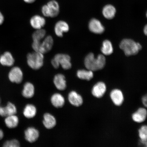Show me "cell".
Returning a JSON list of instances; mask_svg holds the SVG:
<instances>
[{"instance_id": "1", "label": "cell", "mask_w": 147, "mask_h": 147, "mask_svg": "<svg viewBox=\"0 0 147 147\" xmlns=\"http://www.w3.org/2000/svg\"><path fill=\"white\" fill-rule=\"evenodd\" d=\"M105 64L106 58L102 55H99L96 58H95L93 53H90L84 60V64L86 68L92 71L103 68Z\"/></svg>"}, {"instance_id": "2", "label": "cell", "mask_w": 147, "mask_h": 147, "mask_svg": "<svg viewBox=\"0 0 147 147\" xmlns=\"http://www.w3.org/2000/svg\"><path fill=\"white\" fill-rule=\"evenodd\" d=\"M119 47L124 51L125 55L128 56L136 55L142 49L140 44L130 39L123 40Z\"/></svg>"}, {"instance_id": "3", "label": "cell", "mask_w": 147, "mask_h": 147, "mask_svg": "<svg viewBox=\"0 0 147 147\" xmlns=\"http://www.w3.org/2000/svg\"><path fill=\"white\" fill-rule=\"evenodd\" d=\"M44 54L38 52L34 51L29 53L27 55V63L31 68L38 70L41 68L44 64Z\"/></svg>"}, {"instance_id": "4", "label": "cell", "mask_w": 147, "mask_h": 147, "mask_svg": "<svg viewBox=\"0 0 147 147\" xmlns=\"http://www.w3.org/2000/svg\"><path fill=\"white\" fill-rule=\"evenodd\" d=\"M59 5L57 2L55 0L49 1L42 8V14L47 17H56L59 14Z\"/></svg>"}, {"instance_id": "5", "label": "cell", "mask_w": 147, "mask_h": 147, "mask_svg": "<svg viewBox=\"0 0 147 147\" xmlns=\"http://www.w3.org/2000/svg\"><path fill=\"white\" fill-rule=\"evenodd\" d=\"M61 66L62 69L65 70L70 69L71 67V59L69 55L58 54L55 55L53 58Z\"/></svg>"}, {"instance_id": "6", "label": "cell", "mask_w": 147, "mask_h": 147, "mask_svg": "<svg viewBox=\"0 0 147 147\" xmlns=\"http://www.w3.org/2000/svg\"><path fill=\"white\" fill-rule=\"evenodd\" d=\"M8 77L11 82L19 84L22 81L23 73L20 68L18 67H14L9 72Z\"/></svg>"}, {"instance_id": "7", "label": "cell", "mask_w": 147, "mask_h": 147, "mask_svg": "<svg viewBox=\"0 0 147 147\" xmlns=\"http://www.w3.org/2000/svg\"><path fill=\"white\" fill-rule=\"evenodd\" d=\"M54 45V40L52 36H48L45 37L41 42L39 52L43 54H46L52 49Z\"/></svg>"}, {"instance_id": "8", "label": "cell", "mask_w": 147, "mask_h": 147, "mask_svg": "<svg viewBox=\"0 0 147 147\" xmlns=\"http://www.w3.org/2000/svg\"><path fill=\"white\" fill-rule=\"evenodd\" d=\"M106 84L104 82H99L93 86L92 93L93 96L97 98H100L104 96L106 91Z\"/></svg>"}, {"instance_id": "9", "label": "cell", "mask_w": 147, "mask_h": 147, "mask_svg": "<svg viewBox=\"0 0 147 147\" xmlns=\"http://www.w3.org/2000/svg\"><path fill=\"white\" fill-rule=\"evenodd\" d=\"M110 96L114 104L116 106H120L124 102V95L120 90H113L110 93Z\"/></svg>"}, {"instance_id": "10", "label": "cell", "mask_w": 147, "mask_h": 147, "mask_svg": "<svg viewBox=\"0 0 147 147\" xmlns=\"http://www.w3.org/2000/svg\"><path fill=\"white\" fill-rule=\"evenodd\" d=\"M54 30L57 36L62 37L64 33L67 32L69 31V25L65 21H59L55 24Z\"/></svg>"}, {"instance_id": "11", "label": "cell", "mask_w": 147, "mask_h": 147, "mask_svg": "<svg viewBox=\"0 0 147 147\" xmlns=\"http://www.w3.org/2000/svg\"><path fill=\"white\" fill-rule=\"evenodd\" d=\"M39 136V131L34 127H29L25 131V138L29 142H36Z\"/></svg>"}, {"instance_id": "12", "label": "cell", "mask_w": 147, "mask_h": 147, "mask_svg": "<svg viewBox=\"0 0 147 147\" xmlns=\"http://www.w3.org/2000/svg\"><path fill=\"white\" fill-rule=\"evenodd\" d=\"M89 28L91 32L96 34H102L105 30L104 27L100 22L95 18L92 19L90 22Z\"/></svg>"}, {"instance_id": "13", "label": "cell", "mask_w": 147, "mask_h": 147, "mask_svg": "<svg viewBox=\"0 0 147 147\" xmlns=\"http://www.w3.org/2000/svg\"><path fill=\"white\" fill-rule=\"evenodd\" d=\"M46 22L45 18L39 15H35L31 18L30 23L33 28L37 30L43 28Z\"/></svg>"}, {"instance_id": "14", "label": "cell", "mask_w": 147, "mask_h": 147, "mask_svg": "<svg viewBox=\"0 0 147 147\" xmlns=\"http://www.w3.org/2000/svg\"><path fill=\"white\" fill-rule=\"evenodd\" d=\"M53 82L55 87L59 90H64L67 87L65 77L61 74H58L55 75Z\"/></svg>"}, {"instance_id": "15", "label": "cell", "mask_w": 147, "mask_h": 147, "mask_svg": "<svg viewBox=\"0 0 147 147\" xmlns=\"http://www.w3.org/2000/svg\"><path fill=\"white\" fill-rule=\"evenodd\" d=\"M68 100L70 103L75 107H80L83 102L82 97L76 92L74 91L69 93Z\"/></svg>"}, {"instance_id": "16", "label": "cell", "mask_w": 147, "mask_h": 147, "mask_svg": "<svg viewBox=\"0 0 147 147\" xmlns=\"http://www.w3.org/2000/svg\"><path fill=\"white\" fill-rule=\"evenodd\" d=\"M147 110L144 108H139L132 115V119L135 122L142 123L146 120L147 117Z\"/></svg>"}, {"instance_id": "17", "label": "cell", "mask_w": 147, "mask_h": 147, "mask_svg": "<svg viewBox=\"0 0 147 147\" xmlns=\"http://www.w3.org/2000/svg\"><path fill=\"white\" fill-rule=\"evenodd\" d=\"M43 123L46 128L51 129L56 125L57 122L54 116L50 113H46L44 115Z\"/></svg>"}, {"instance_id": "18", "label": "cell", "mask_w": 147, "mask_h": 147, "mask_svg": "<svg viewBox=\"0 0 147 147\" xmlns=\"http://www.w3.org/2000/svg\"><path fill=\"white\" fill-rule=\"evenodd\" d=\"M51 101L52 105L56 108L63 107L65 104V99L60 93H56L52 95Z\"/></svg>"}, {"instance_id": "19", "label": "cell", "mask_w": 147, "mask_h": 147, "mask_svg": "<svg viewBox=\"0 0 147 147\" xmlns=\"http://www.w3.org/2000/svg\"><path fill=\"white\" fill-rule=\"evenodd\" d=\"M0 63L3 65L11 67L14 63L13 57L10 52L6 51L0 57Z\"/></svg>"}, {"instance_id": "20", "label": "cell", "mask_w": 147, "mask_h": 147, "mask_svg": "<svg viewBox=\"0 0 147 147\" xmlns=\"http://www.w3.org/2000/svg\"><path fill=\"white\" fill-rule=\"evenodd\" d=\"M35 93V88L33 84L30 82H27L24 85L22 94L27 98H32Z\"/></svg>"}, {"instance_id": "21", "label": "cell", "mask_w": 147, "mask_h": 147, "mask_svg": "<svg viewBox=\"0 0 147 147\" xmlns=\"http://www.w3.org/2000/svg\"><path fill=\"white\" fill-rule=\"evenodd\" d=\"M116 10L114 6L111 5H105L102 10V13L104 17L107 19H112L115 17Z\"/></svg>"}, {"instance_id": "22", "label": "cell", "mask_w": 147, "mask_h": 147, "mask_svg": "<svg viewBox=\"0 0 147 147\" xmlns=\"http://www.w3.org/2000/svg\"><path fill=\"white\" fill-rule=\"evenodd\" d=\"M37 112L36 107L33 105L27 104L23 111L24 116L28 119L32 118L35 116Z\"/></svg>"}, {"instance_id": "23", "label": "cell", "mask_w": 147, "mask_h": 147, "mask_svg": "<svg viewBox=\"0 0 147 147\" xmlns=\"http://www.w3.org/2000/svg\"><path fill=\"white\" fill-rule=\"evenodd\" d=\"M5 123L8 128H14L18 126L19 119L16 115H9L5 119Z\"/></svg>"}, {"instance_id": "24", "label": "cell", "mask_w": 147, "mask_h": 147, "mask_svg": "<svg viewBox=\"0 0 147 147\" xmlns=\"http://www.w3.org/2000/svg\"><path fill=\"white\" fill-rule=\"evenodd\" d=\"M77 75L78 78L81 80L88 81L90 80L94 76L92 71L84 69L79 70L77 71Z\"/></svg>"}, {"instance_id": "25", "label": "cell", "mask_w": 147, "mask_h": 147, "mask_svg": "<svg viewBox=\"0 0 147 147\" xmlns=\"http://www.w3.org/2000/svg\"><path fill=\"white\" fill-rule=\"evenodd\" d=\"M101 51L102 54L105 55H109L113 52L112 44L109 40H106L103 42Z\"/></svg>"}, {"instance_id": "26", "label": "cell", "mask_w": 147, "mask_h": 147, "mask_svg": "<svg viewBox=\"0 0 147 147\" xmlns=\"http://www.w3.org/2000/svg\"><path fill=\"white\" fill-rule=\"evenodd\" d=\"M139 137L140 142L142 144L147 147V127L143 126L139 130Z\"/></svg>"}, {"instance_id": "27", "label": "cell", "mask_w": 147, "mask_h": 147, "mask_svg": "<svg viewBox=\"0 0 147 147\" xmlns=\"http://www.w3.org/2000/svg\"><path fill=\"white\" fill-rule=\"evenodd\" d=\"M46 34L45 29L42 28L36 30L32 34L33 41H41L45 37Z\"/></svg>"}, {"instance_id": "28", "label": "cell", "mask_w": 147, "mask_h": 147, "mask_svg": "<svg viewBox=\"0 0 147 147\" xmlns=\"http://www.w3.org/2000/svg\"><path fill=\"white\" fill-rule=\"evenodd\" d=\"M6 117L9 115H15L17 113V109L15 105L12 103L9 102L6 106L5 107Z\"/></svg>"}, {"instance_id": "29", "label": "cell", "mask_w": 147, "mask_h": 147, "mask_svg": "<svg viewBox=\"0 0 147 147\" xmlns=\"http://www.w3.org/2000/svg\"><path fill=\"white\" fill-rule=\"evenodd\" d=\"M5 147H18L20 146V143L17 140L13 139L12 140L6 141L3 145Z\"/></svg>"}, {"instance_id": "30", "label": "cell", "mask_w": 147, "mask_h": 147, "mask_svg": "<svg viewBox=\"0 0 147 147\" xmlns=\"http://www.w3.org/2000/svg\"><path fill=\"white\" fill-rule=\"evenodd\" d=\"M51 63L52 64L53 67L55 69H57L60 67L59 64L57 62L56 60L53 58L51 61Z\"/></svg>"}, {"instance_id": "31", "label": "cell", "mask_w": 147, "mask_h": 147, "mask_svg": "<svg viewBox=\"0 0 147 147\" xmlns=\"http://www.w3.org/2000/svg\"><path fill=\"white\" fill-rule=\"evenodd\" d=\"M147 97L146 95L142 97V103L146 107L147 106Z\"/></svg>"}, {"instance_id": "32", "label": "cell", "mask_w": 147, "mask_h": 147, "mask_svg": "<svg viewBox=\"0 0 147 147\" xmlns=\"http://www.w3.org/2000/svg\"><path fill=\"white\" fill-rule=\"evenodd\" d=\"M4 18L1 13L0 12V25L2 24L4 21Z\"/></svg>"}, {"instance_id": "33", "label": "cell", "mask_w": 147, "mask_h": 147, "mask_svg": "<svg viewBox=\"0 0 147 147\" xmlns=\"http://www.w3.org/2000/svg\"><path fill=\"white\" fill-rule=\"evenodd\" d=\"M24 1L27 3H34L36 0H24Z\"/></svg>"}, {"instance_id": "34", "label": "cell", "mask_w": 147, "mask_h": 147, "mask_svg": "<svg viewBox=\"0 0 147 147\" xmlns=\"http://www.w3.org/2000/svg\"><path fill=\"white\" fill-rule=\"evenodd\" d=\"M3 130L0 129V140L3 139Z\"/></svg>"}, {"instance_id": "35", "label": "cell", "mask_w": 147, "mask_h": 147, "mask_svg": "<svg viewBox=\"0 0 147 147\" xmlns=\"http://www.w3.org/2000/svg\"><path fill=\"white\" fill-rule=\"evenodd\" d=\"M144 32L145 34L146 35L147 34V25L146 26L144 27Z\"/></svg>"}, {"instance_id": "36", "label": "cell", "mask_w": 147, "mask_h": 147, "mask_svg": "<svg viewBox=\"0 0 147 147\" xmlns=\"http://www.w3.org/2000/svg\"><path fill=\"white\" fill-rule=\"evenodd\" d=\"M1 98H0V104H1Z\"/></svg>"}]
</instances>
